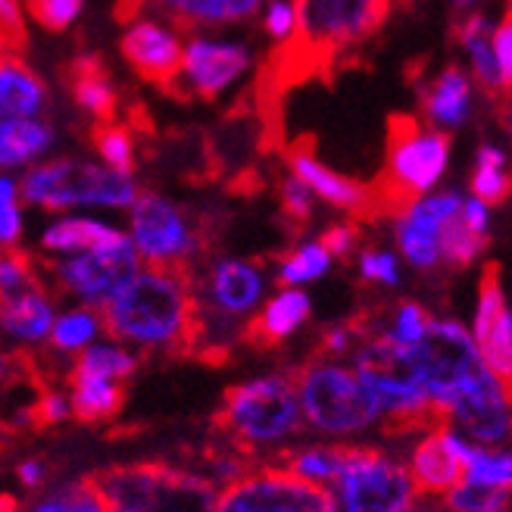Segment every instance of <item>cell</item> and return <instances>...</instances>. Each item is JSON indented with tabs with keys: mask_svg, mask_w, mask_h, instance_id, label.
Listing matches in <instances>:
<instances>
[{
	"mask_svg": "<svg viewBox=\"0 0 512 512\" xmlns=\"http://www.w3.org/2000/svg\"><path fill=\"white\" fill-rule=\"evenodd\" d=\"M434 419L459 428L481 447L512 444V388L481 356L469 322L434 316L416 347Z\"/></svg>",
	"mask_w": 512,
	"mask_h": 512,
	"instance_id": "cell-1",
	"label": "cell"
},
{
	"mask_svg": "<svg viewBox=\"0 0 512 512\" xmlns=\"http://www.w3.org/2000/svg\"><path fill=\"white\" fill-rule=\"evenodd\" d=\"M107 335L141 353H185L194 338L191 269L141 266L104 310Z\"/></svg>",
	"mask_w": 512,
	"mask_h": 512,
	"instance_id": "cell-2",
	"label": "cell"
},
{
	"mask_svg": "<svg viewBox=\"0 0 512 512\" xmlns=\"http://www.w3.org/2000/svg\"><path fill=\"white\" fill-rule=\"evenodd\" d=\"M194 285V338L197 356H225L244 338H253V322L269 297V272L244 256H216L191 269Z\"/></svg>",
	"mask_w": 512,
	"mask_h": 512,
	"instance_id": "cell-3",
	"label": "cell"
},
{
	"mask_svg": "<svg viewBox=\"0 0 512 512\" xmlns=\"http://www.w3.org/2000/svg\"><path fill=\"white\" fill-rule=\"evenodd\" d=\"M219 425L232 447L247 456H285L300 444L306 416L294 372H260L225 391Z\"/></svg>",
	"mask_w": 512,
	"mask_h": 512,
	"instance_id": "cell-4",
	"label": "cell"
},
{
	"mask_svg": "<svg viewBox=\"0 0 512 512\" xmlns=\"http://www.w3.org/2000/svg\"><path fill=\"white\" fill-rule=\"evenodd\" d=\"M294 378L306 428L319 441L353 444L356 438H366L388 425V413L350 363L328 360L319 353L310 363H303Z\"/></svg>",
	"mask_w": 512,
	"mask_h": 512,
	"instance_id": "cell-5",
	"label": "cell"
},
{
	"mask_svg": "<svg viewBox=\"0 0 512 512\" xmlns=\"http://www.w3.org/2000/svg\"><path fill=\"white\" fill-rule=\"evenodd\" d=\"M107 512H216L219 488L194 466L119 463L91 475Z\"/></svg>",
	"mask_w": 512,
	"mask_h": 512,
	"instance_id": "cell-6",
	"label": "cell"
},
{
	"mask_svg": "<svg viewBox=\"0 0 512 512\" xmlns=\"http://www.w3.org/2000/svg\"><path fill=\"white\" fill-rule=\"evenodd\" d=\"M19 191L25 207L44 210L50 216L75 210H132L141 188L135 175L116 172L91 160H44L19 175Z\"/></svg>",
	"mask_w": 512,
	"mask_h": 512,
	"instance_id": "cell-7",
	"label": "cell"
},
{
	"mask_svg": "<svg viewBox=\"0 0 512 512\" xmlns=\"http://www.w3.org/2000/svg\"><path fill=\"white\" fill-rule=\"evenodd\" d=\"M328 494V512H428L431 503L416 488L406 456L369 444H347L341 475Z\"/></svg>",
	"mask_w": 512,
	"mask_h": 512,
	"instance_id": "cell-8",
	"label": "cell"
},
{
	"mask_svg": "<svg viewBox=\"0 0 512 512\" xmlns=\"http://www.w3.org/2000/svg\"><path fill=\"white\" fill-rule=\"evenodd\" d=\"M294 7L297 38L288 44L291 66L310 72L313 63H331L375 38L388 22L394 0H294Z\"/></svg>",
	"mask_w": 512,
	"mask_h": 512,
	"instance_id": "cell-9",
	"label": "cell"
},
{
	"mask_svg": "<svg viewBox=\"0 0 512 512\" xmlns=\"http://www.w3.org/2000/svg\"><path fill=\"white\" fill-rule=\"evenodd\" d=\"M450 169V138L434 125H422L413 116H394L388 128V163H384L381 207L391 213L406 200L438 191Z\"/></svg>",
	"mask_w": 512,
	"mask_h": 512,
	"instance_id": "cell-10",
	"label": "cell"
},
{
	"mask_svg": "<svg viewBox=\"0 0 512 512\" xmlns=\"http://www.w3.org/2000/svg\"><path fill=\"white\" fill-rule=\"evenodd\" d=\"M350 366L366 381V388L375 394L384 413H388V422L403 428L431 425L434 409L416 350H406L369 335L360 344V350L353 353Z\"/></svg>",
	"mask_w": 512,
	"mask_h": 512,
	"instance_id": "cell-11",
	"label": "cell"
},
{
	"mask_svg": "<svg viewBox=\"0 0 512 512\" xmlns=\"http://www.w3.org/2000/svg\"><path fill=\"white\" fill-rule=\"evenodd\" d=\"M128 238L135 241V250L144 266L163 269H194L203 256V235L191 222V216L178 207L175 200L141 191L128 210Z\"/></svg>",
	"mask_w": 512,
	"mask_h": 512,
	"instance_id": "cell-12",
	"label": "cell"
},
{
	"mask_svg": "<svg viewBox=\"0 0 512 512\" xmlns=\"http://www.w3.org/2000/svg\"><path fill=\"white\" fill-rule=\"evenodd\" d=\"M144 260L135 250L128 232L104 247L85 250L79 256H63V260H47V275L63 297L94 310H107L116 294L141 272Z\"/></svg>",
	"mask_w": 512,
	"mask_h": 512,
	"instance_id": "cell-13",
	"label": "cell"
},
{
	"mask_svg": "<svg viewBox=\"0 0 512 512\" xmlns=\"http://www.w3.org/2000/svg\"><path fill=\"white\" fill-rule=\"evenodd\" d=\"M466 194L456 188H438L425 197L406 200L400 210L391 213L394 244L403 263L416 272H434L444 266L441 256V235L444 228L463 210Z\"/></svg>",
	"mask_w": 512,
	"mask_h": 512,
	"instance_id": "cell-14",
	"label": "cell"
},
{
	"mask_svg": "<svg viewBox=\"0 0 512 512\" xmlns=\"http://www.w3.org/2000/svg\"><path fill=\"white\" fill-rule=\"evenodd\" d=\"M216 512H328V494L285 466L263 463L219 491Z\"/></svg>",
	"mask_w": 512,
	"mask_h": 512,
	"instance_id": "cell-15",
	"label": "cell"
},
{
	"mask_svg": "<svg viewBox=\"0 0 512 512\" xmlns=\"http://www.w3.org/2000/svg\"><path fill=\"white\" fill-rule=\"evenodd\" d=\"M253 57L250 47L235 38H216V35H191L185 41V60L182 72L172 85L175 94L216 100L228 88H235L250 72Z\"/></svg>",
	"mask_w": 512,
	"mask_h": 512,
	"instance_id": "cell-16",
	"label": "cell"
},
{
	"mask_svg": "<svg viewBox=\"0 0 512 512\" xmlns=\"http://www.w3.org/2000/svg\"><path fill=\"white\" fill-rule=\"evenodd\" d=\"M119 50H122L125 63L132 66L141 79L172 91L178 72H182L185 41L172 29L169 19L147 16V13L125 19Z\"/></svg>",
	"mask_w": 512,
	"mask_h": 512,
	"instance_id": "cell-17",
	"label": "cell"
},
{
	"mask_svg": "<svg viewBox=\"0 0 512 512\" xmlns=\"http://www.w3.org/2000/svg\"><path fill=\"white\" fill-rule=\"evenodd\" d=\"M469 328L488 366L512 388V303L506 300L497 269H488L481 278Z\"/></svg>",
	"mask_w": 512,
	"mask_h": 512,
	"instance_id": "cell-18",
	"label": "cell"
},
{
	"mask_svg": "<svg viewBox=\"0 0 512 512\" xmlns=\"http://www.w3.org/2000/svg\"><path fill=\"white\" fill-rule=\"evenodd\" d=\"M57 316H60L57 300L47 291L44 281L10 297H0V328H4V338L16 350L47 347L50 335H54Z\"/></svg>",
	"mask_w": 512,
	"mask_h": 512,
	"instance_id": "cell-19",
	"label": "cell"
},
{
	"mask_svg": "<svg viewBox=\"0 0 512 512\" xmlns=\"http://www.w3.org/2000/svg\"><path fill=\"white\" fill-rule=\"evenodd\" d=\"M288 172L303 178L322 203H328V207H335L347 216H369L372 210L381 207V200L372 188L353 182V178L325 166L316 153L306 150V147H294L288 153Z\"/></svg>",
	"mask_w": 512,
	"mask_h": 512,
	"instance_id": "cell-20",
	"label": "cell"
},
{
	"mask_svg": "<svg viewBox=\"0 0 512 512\" xmlns=\"http://www.w3.org/2000/svg\"><path fill=\"white\" fill-rule=\"evenodd\" d=\"M406 466L413 472L416 488L428 500L447 497L456 484L466 478V466L459 463V456L450 450L441 422H431L422 438L413 441V447L406 453Z\"/></svg>",
	"mask_w": 512,
	"mask_h": 512,
	"instance_id": "cell-21",
	"label": "cell"
},
{
	"mask_svg": "<svg viewBox=\"0 0 512 512\" xmlns=\"http://www.w3.org/2000/svg\"><path fill=\"white\" fill-rule=\"evenodd\" d=\"M125 235V228L104 222L85 213H60L50 216L38 232V253L44 260H63V256H79L85 250L113 244Z\"/></svg>",
	"mask_w": 512,
	"mask_h": 512,
	"instance_id": "cell-22",
	"label": "cell"
},
{
	"mask_svg": "<svg viewBox=\"0 0 512 512\" xmlns=\"http://www.w3.org/2000/svg\"><path fill=\"white\" fill-rule=\"evenodd\" d=\"M422 110L428 125L438 132H456L463 128L475 110V85L466 69L447 66L422 88Z\"/></svg>",
	"mask_w": 512,
	"mask_h": 512,
	"instance_id": "cell-23",
	"label": "cell"
},
{
	"mask_svg": "<svg viewBox=\"0 0 512 512\" xmlns=\"http://www.w3.org/2000/svg\"><path fill=\"white\" fill-rule=\"evenodd\" d=\"M313 297L303 288H278L266 297L260 316L253 322V341L285 344L310 325Z\"/></svg>",
	"mask_w": 512,
	"mask_h": 512,
	"instance_id": "cell-24",
	"label": "cell"
},
{
	"mask_svg": "<svg viewBox=\"0 0 512 512\" xmlns=\"http://www.w3.org/2000/svg\"><path fill=\"white\" fill-rule=\"evenodd\" d=\"M57 144V132L47 119H0V166L4 172H25Z\"/></svg>",
	"mask_w": 512,
	"mask_h": 512,
	"instance_id": "cell-25",
	"label": "cell"
},
{
	"mask_svg": "<svg viewBox=\"0 0 512 512\" xmlns=\"http://www.w3.org/2000/svg\"><path fill=\"white\" fill-rule=\"evenodd\" d=\"M47 107V88L16 54L0 63V119H38Z\"/></svg>",
	"mask_w": 512,
	"mask_h": 512,
	"instance_id": "cell-26",
	"label": "cell"
},
{
	"mask_svg": "<svg viewBox=\"0 0 512 512\" xmlns=\"http://www.w3.org/2000/svg\"><path fill=\"white\" fill-rule=\"evenodd\" d=\"M100 338H107V319L104 310H94V306L82 303H69L60 310L54 335H50L47 350L63 360H79V356L97 344Z\"/></svg>",
	"mask_w": 512,
	"mask_h": 512,
	"instance_id": "cell-27",
	"label": "cell"
},
{
	"mask_svg": "<svg viewBox=\"0 0 512 512\" xmlns=\"http://www.w3.org/2000/svg\"><path fill=\"white\" fill-rule=\"evenodd\" d=\"M69 79H72L75 104H79L88 116H94L97 122H113V116L119 110V91L94 54L75 57L72 69H69Z\"/></svg>",
	"mask_w": 512,
	"mask_h": 512,
	"instance_id": "cell-28",
	"label": "cell"
},
{
	"mask_svg": "<svg viewBox=\"0 0 512 512\" xmlns=\"http://www.w3.org/2000/svg\"><path fill=\"white\" fill-rule=\"evenodd\" d=\"M456 38H459V47L466 50L475 82L497 97L506 94L503 79H500V66H497V54H494V22L484 13H469L463 22H459Z\"/></svg>",
	"mask_w": 512,
	"mask_h": 512,
	"instance_id": "cell-29",
	"label": "cell"
},
{
	"mask_svg": "<svg viewBox=\"0 0 512 512\" xmlns=\"http://www.w3.org/2000/svg\"><path fill=\"white\" fill-rule=\"evenodd\" d=\"M69 400H72L75 419L85 425H100V422L113 419L122 409L125 391L119 381L69 372Z\"/></svg>",
	"mask_w": 512,
	"mask_h": 512,
	"instance_id": "cell-30",
	"label": "cell"
},
{
	"mask_svg": "<svg viewBox=\"0 0 512 512\" xmlns=\"http://www.w3.org/2000/svg\"><path fill=\"white\" fill-rule=\"evenodd\" d=\"M141 350L128 347L116 338H100L97 344H91L79 360H72L69 372L75 375H94V378H107V381H119L125 384L138 369H141Z\"/></svg>",
	"mask_w": 512,
	"mask_h": 512,
	"instance_id": "cell-31",
	"label": "cell"
},
{
	"mask_svg": "<svg viewBox=\"0 0 512 512\" xmlns=\"http://www.w3.org/2000/svg\"><path fill=\"white\" fill-rule=\"evenodd\" d=\"M331 266H335V256L328 253L322 238H306L275 263L272 281L275 288H306L322 281L331 272Z\"/></svg>",
	"mask_w": 512,
	"mask_h": 512,
	"instance_id": "cell-32",
	"label": "cell"
},
{
	"mask_svg": "<svg viewBox=\"0 0 512 512\" xmlns=\"http://www.w3.org/2000/svg\"><path fill=\"white\" fill-rule=\"evenodd\" d=\"M347 444H331V441H313V444H297L285 456L278 459L288 472L297 478L316 484V488H331L335 478L341 475Z\"/></svg>",
	"mask_w": 512,
	"mask_h": 512,
	"instance_id": "cell-33",
	"label": "cell"
},
{
	"mask_svg": "<svg viewBox=\"0 0 512 512\" xmlns=\"http://www.w3.org/2000/svg\"><path fill=\"white\" fill-rule=\"evenodd\" d=\"M431 322H434V313H428L419 300H400L384 313L381 322H366V331L372 338H384L397 347L416 350L431 335Z\"/></svg>",
	"mask_w": 512,
	"mask_h": 512,
	"instance_id": "cell-34",
	"label": "cell"
},
{
	"mask_svg": "<svg viewBox=\"0 0 512 512\" xmlns=\"http://www.w3.org/2000/svg\"><path fill=\"white\" fill-rule=\"evenodd\" d=\"M469 194L481 197L491 207H500L512 197V157L494 141H484L475 153L469 178Z\"/></svg>",
	"mask_w": 512,
	"mask_h": 512,
	"instance_id": "cell-35",
	"label": "cell"
},
{
	"mask_svg": "<svg viewBox=\"0 0 512 512\" xmlns=\"http://www.w3.org/2000/svg\"><path fill=\"white\" fill-rule=\"evenodd\" d=\"M25 512H107V503L100 497L94 478H66L57 481L54 488L32 494Z\"/></svg>",
	"mask_w": 512,
	"mask_h": 512,
	"instance_id": "cell-36",
	"label": "cell"
},
{
	"mask_svg": "<svg viewBox=\"0 0 512 512\" xmlns=\"http://www.w3.org/2000/svg\"><path fill=\"white\" fill-rule=\"evenodd\" d=\"M466 481L512 494V444L503 447L475 444V450L466 459Z\"/></svg>",
	"mask_w": 512,
	"mask_h": 512,
	"instance_id": "cell-37",
	"label": "cell"
},
{
	"mask_svg": "<svg viewBox=\"0 0 512 512\" xmlns=\"http://www.w3.org/2000/svg\"><path fill=\"white\" fill-rule=\"evenodd\" d=\"M144 10L160 13L169 22L203 29V25H225V0H141Z\"/></svg>",
	"mask_w": 512,
	"mask_h": 512,
	"instance_id": "cell-38",
	"label": "cell"
},
{
	"mask_svg": "<svg viewBox=\"0 0 512 512\" xmlns=\"http://www.w3.org/2000/svg\"><path fill=\"white\" fill-rule=\"evenodd\" d=\"M94 150L104 166L125 172V175H135L138 166V153H135V135L128 132L125 125L119 122H100L94 128Z\"/></svg>",
	"mask_w": 512,
	"mask_h": 512,
	"instance_id": "cell-39",
	"label": "cell"
},
{
	"mask_svg": "<svg viewBox=\"0 0 512 512\" xmlns=\"http://www.w3.org/2000/svg\"><path fill=\"white\" fill-rule=\"evenodd\" d=\"M438 503H441V512H512V494L509 491L484 488V484H475L466 478Z\"/></svg>",
	"mask_w": 512,
	"mask_h": 512,
	"instance_id": "cell-40",
	"label": "cell"
},
{
	"mask_svg": "<svg viewBox=\"0 0 512 512\" xmlns=\"http://www.w3.org/2000/svg\"><path fill=\"white\" fill-rule=\"evenodd\" d=\"M488 241L491 238H481L475 235L472 228L463 222V219H453L447 228H444V235H441V256H444V266L450 269H469L475 266L484 250H488Z\"/></svg>",
	"mask_w": 512,
	"mask_h": 512,
	"instance_id": "cell-41",
	"label": "cell"
},
{
	"mask_svg": "<svg viewBox=\"0 0 512 512\" xmlns=\"http://www.w3.org/2000/svg\"><path fill=\"white\" fill-rule=\"evenodd\" d=\"M356 272L375 288H400L403 285V256L388 247H366L356 253Z\"/></svg>",
	"mask_w": 512,
	"mask_h": 512,
	"instance_id": "cell-42",
	"label": "cell"
},
{
	"mask_svg": "<svg viewBox=\"0 0 512 512\" xmlns=\"http://www.w3.org/2000/svg\"><path fill=\"white\" fill-rule=\"evenodd\" d=\"M22 191L19 178L13 172L0 175V244L4 250H19L22 232H25V216H22Z\"/></svg>",
	"mask_w": 512,
	"mask_h": 512,
	"instance_id": "cell-43",
	"label": "cell"
},
{
	"mask_svg": "<svg viewBox=\"0 0 512 512\" xmlns=\"http://www.w3.org/2000/svg\"><path fill=\"white\" fill-rule=\"evenodd\" d=\"M85 10V0H25L29 13L44 32H66L69 25L79 22Z\"/></svg>",
	"mask_w": 512,
	"mask_h": 512,
	"instance_id": "cell-44",
	"label": "cell"
},
{
	"mask_svg": "<svg viewBox=\"0 0 512 512\" xmlns=\"http://www.w3.org/2000/svg\"><path fill=\"white\" fill-rule=\"evenodd\" d=\"M369 338L366 322H335L322 331L319 338V353L328 360H353V353Z\"/></svg>",
	"mask_w": 512,
	"mask_h": 512,
	"instance_id": "cell-45",
	"label": "cell"
},
{
	"mask_svg": "<svg viewBox=\"0 0 512 512\" xmlns=\"http://www.w3.org/2000/svg\"><path fill=\"white\" fill-rule=\"evenodd\" d=\"M253 469V456H247L244 450L232 447V450H219V453H210L207 463L200 466V472L207 475L216 488H228V484L241 481L247 472Z\"/></svg>",
	"mask_w": 512,
	"mask_h": 512,
	"instance_id": "cell-46",
	"label": "cell"
},
{
	"mask_svg": "<svg viewBox=\"0 0 512 512\" xmlns=\"http://www.w3.org/2000/svg\"><path fill=\"white\" fill-rule=\"evenodd\" d=\"M41 275H38V266L32 263L29 253L22 250H7L4 260H0V297H10L16 291H25L38 285Z\"/></svg>",
	"mask_w": 512,
	"mask_h": 512,
	"instance_id": "cell-47",
	"label": "cell"
},
{
	"mask_svg": "<svg viewBox=\"0 0 512 512\" xmlns=\"http://www.w3.org/2000/svg\"><path fill=\"white\" fill-rule=\"evenodd\" d=\"M316 194L313 188L303 182V178H297L294 172L285 175V182H281V210H285V216L297 225L310 222L313 219V210H316Z\"/></svg>",
	"mask_w": 512,
	"mask_h": 512,
	"instance_id": "cell-48",
	"label": "cell"
},
{
	"mask_svg": "<svg viewBox=\"0 0 512 512\" xmlns=\"http://www.w3.org/2000/svg\"><path fill=\"white\" fill-rule=\"evenodd\" d=\"M263 29L272 41L291 44L297 38V7L294 0H269L263 10Z\"/></svg>",
	"mask_w": 512,
	"mask_h": 512,
	"instance_id": "cell-49",
	"label": "cell"
},
{
	"mask_svg": "<svg viewBox=\"0 0 512 512\" xmlns=\"http://www.w3.org/2000/svg\"><path fill=\"white\" fill-rule=\"evenodd\" d=\"M322 244L328 247V253L335 256V260H356V253H360V228L353 222H338V225H328L325 232L319 235Z\"/></svg>",
	"mask_w": 512,
	"mask_h": 512,
	"instance_id": "cell-50",
	"label": "cell"
},
{
	"mask_svg": "<svg viewBox=\"0 0 512 512\" xmlns=\"http://www.w3.org/2000/svg\"><path fill=\"white\" fill-rule=\"evenodd\" d=\"M35 409H38V425H66L69 419H75L69 391H60V388L44 391V394L38 397Z\"/></svg>",
	"mask_w": 512,
	"mask_h": 512,
	"instance_id": "cell-51",
	"label": "cell"
},
{
	"mask_svg": "<svg viewBox=\"0 0 512 512\" xmlns=\"http://www.w3.org/2000/svg\"><path fill=\"white\" fill-rule=\"evenodd\" d=\"M22 7H25V0H0V25H4V47H7V54H16V50L25 44Z\"/></svg>",
	"mask_w": 512,
	"mask_h": 512,
	"instance_id": "cell-52",
	"label": "cell"
},
{
	"mask_svg": "<svg viewBox=\"0 0 512 512\" xmlns=\"http://www.w3.org/2000/svg\"><path fill=\"white\" fill-rule=\"evenodd\" d=\"M494 54H497V66H500L503 91L512 94V19L509 16L494 25Z\"/></svg>",
	"mask_w": 512,
	"mask_h": 512,
	"instance_id": "cell-53",
	"label": "cell"
},
{
	"mask_svg": "<svg viewBox=\"0 0 512 512\" xmlns=\"http://www.w3.org/2000/svg\"><path fill=\"white\" fill-rule=\"evenodd\" d=\"M459 219H463L475 235L481 238H491V225H494V207L491 203H484L481 197L475 194H466L463 200V210H459Z\"/></svg>",
	"mask_w": 512,
	"mask_h": 512,
	"instance_id": "cell-54",
	"label": "cell"
},
{
	"mask_svg": "<svg viewBox=\"0 0 512 512\" xmlns=\"http://www.w3.org/2000/svg\"><path fill=\"white\" fill-rule=\"evenodd\" d=\"M13 478H16V484L25 494H38V491L47 488V466L35 456H25L13 466Z\"/></svg>",
	"mask_w": 512,
	"mask_h": 512,
	"instance_id": "cell-55",
	"label": "cell"
},
{
	"mask_svg": "<svg viewBox=\"0 0 512 512\" xmlns=\"http://www.w3.org/2000/svg\"><path fill=\"white\" fill-rule=\"evenodd\" d=\"M260 10H266V0H225V19L228 22H247Z\"/></svg>",
	"mask_w": 512,
	"mask_h": 512,
	"instance_id": "cell-56",
	"label": "cell"
},
{
	"mask_svg": "<svg viewBox=\"0 0 512 512\" xmlns=\"http://www.w3.org/2000/svg\"><path fill=\"white\" fill-rule=\"evenodd\" d=\"M503 122H506V135H509V147H512V100H509V107L503 113Z\"/></svg>",
	"mask_w": 512,
	"mask_h": 512,
	"instance_id": "cell-57",
	"label": "cell"
},
{
	"mask_svg": "<svg viewBox=\"0 0 512 512\" xmlns=\"http://www.w3.org/2000/svg\"><path fill=\"white\" fill-rule=\"evenodd\" d=\"M478 4H481V0H453L456 10H475Z\"/></svg>",
	"mask_w": 512,
	"mask_h": 512,
	"instance_id": "cell-58",
	"label": "cell"
},
{
	"mask_svg": "<svg viewBox=\"0 0 512 512\" xmlns=\"http://www.w3.org/2000/svg\"><path fill=\"white\" fill-rule=\"evenodd\" d=\"M506 16H509V19H512V0H509V13H506Z\"/></svg>",
	"mask_w": 512,
	"mask_h": 512,
	"instance_id": "cell-59",
	"label": "cell"
}]
</instances>
